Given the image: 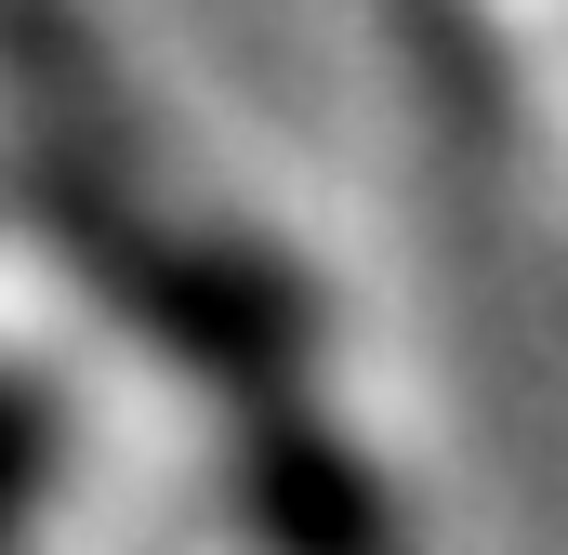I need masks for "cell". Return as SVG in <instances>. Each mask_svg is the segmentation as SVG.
<instances>
[{
    "label": "cell",
    "mask_w": 568,
    "mask_h": 555,
    "mask_svg": "<svg viewBox=\"0 0 568 555\" xmlns=\"http://www.w3.org/2000/svg\"><path fill=\"white\" fill-rule=\"evenodd\" d=\"M53 450H67L53 397L0 371V555H27V529H40V476H53Z\"/></svg>",
    "instance_id": "6da1fadb"
}]
</instances>
